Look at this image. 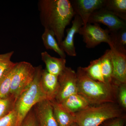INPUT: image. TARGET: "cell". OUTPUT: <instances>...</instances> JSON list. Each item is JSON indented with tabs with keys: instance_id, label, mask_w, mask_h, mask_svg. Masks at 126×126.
<instances>
[{
	"instance_id": "7",
	"label": "cell",
	"mask_w": 126,
	"mask_h": 126,
	"mask_svg": "<svg viewBox=\"0 0 126 126\" xmlns=\"http://www.w3.org/2000/svg\"><path fill=\"white\" fill-rule=\"evenodd\" d=\"M58 78L59 90L55 100L61 103L69 96L78 93V79L76 72L67 67Z\"/></svg>"
},
{
	"instance_id": "12",
	"label": "cell",
	"mask_w": 126,
	"mask_h": 126,
	"mask_svg": "<svg viewBox=\"0 0 126 126\" xmlns=\"http://www.w3.org/2000/svg\"><path fill=\"white\" fill-rule=\"evenodd\" d=\"M113 66V78L117 84L126 83V55L110 47Z\"/></svg>"
},
{
	"instance_id": "6",
	"label": "cell",
	"mask_w": 126,
	"mask_h": 126,
	"mask_svg": "<svg viewBox=\"0 0 126 126\" xmlns=\"http://www.w3.org/2000/svg\"><path fill=\"white\" fill-rule=\"evenodd\" d=\"M79 33L88 48H94L102 43L111 44L110 31L102 29L99 24L87 23L80 28Z\"/></svg>"
},
{
	"instance_id": "17",
	"label": "cell",
	"mask_w": 126,
	"mask_h": 126,
	"mask_svg": "<svg viewBox=\"0 0 126 126\" xmlns=\"http://www.w3.org/2000/svg\"><path fill=\"white\" fill-rule=\"evenodd\" d=\"M110 35L111 42L110 47L126 55V27L110 31Z\"/></svg>"
},
{
	"instance_id": "10",
	"label": "cell",
	"mask_w": 126,
	"mask_h": 126,
	"mask_svg": "<svg viewBox=\"0 0 126 126\" xmlns=\"http://www.w3.org/2000/svg\"><path fill=\"white\" fill-rule=\"evenodd\" d=\"M33 109L39 126H59L55 118L52 104L48 100L39 102Z\"/></svg>"
},
{
	"instance_id": "11",
	"label": "cell",
	"mask_w": 126,
	"mask_h": 126,
	"mask_svg": "<svg viewBox=\"0 0 126 126\" xmlns=\"http://www.w3.org/2000/svg\"><path fill=\"white\" fill-rule=\"evenodd\" d=\"M72 22V26L66 30L67 34L64 39L59 45L60 47L67 55L71 56H77L74 45V36L78 33L80 28L83 26V23L80 16L76 15Z\"/></svg>"
},
{
	"instance_id": "13",
	"label": "cell",
	"mask_w": 126,
	"mask_h": 126,
	"mask_svg": "<svg viewBox=\"0 0 126 126\" xmlns=\"http://www.w3.org/2000/svg\"><path fill=\"white\" fill-rule=\"evenodd\" d=\"M58 76L51 74L46 69L42 70L41 84L47 99L51 101L55 100L59 90Z\"/></svg>"
},
{
	"instance_id": "18",
	"label": "cell",
	"mask_w": 126,
	"mask_h": 126,
	"mask_svg": "<svg viewBox=\"0 0 126 126\" xmlns=\"http://www.w3.org/2000/svg\"><path fill=\"white\" fill-rule=\"evenodd\" d=\"M99 59L102 75L105 83L115 82L113 78V66L110 49L107 50Z\"/></svg>"
},
{
	"instance_id": "25",
	"label": "cell",
	"mask_w": 126,
	"mask_h": 126,
	"mask_svg": "<svg viewBox=\"0 0 126 126\" xmlns=\"http://www.w3.org/2000/svg\"><path fill=\"white\" fill-rule=\"evenodd\" d=\"M117 103L124 111L126 109V83L119 84L117 93Z\"/></svg>"
},
{
	"instance_id": "2",
	"label": "cell",
	"mask_w": 126,
	"mask_h": 126,
	"mask_svg": "<svg viewBox=\"0 0 126 126\" xmlns=\"http://www.w3.org/2000/svg\"><path fill=\"white\" fill-rule=\"evenodd\" d=\"M78 93L83 96L91 105L106 103H117V93L119 85L95 81L89 78L82 67L77 69Z\"/></svg>"
},
{
	"instance_id": "9",
	"label": "cell",
	"mask_w": 126,
	"mask_h": 126,
	"mask_svg": "<svg viewBox=\"0 0 126 126\" xmlns=\"http://www.w3.org/2000/svg\"><path fill=\"white\" fill-rule=\"evenodd\" d=\"M75 15L82 19L83 26L88 23L91 15L97 10L103 7L106 0H70Z\"/></svg>"
},
{
	"instance_id": "3",
	"label": "cell",
	"mask_w": 126,
	"mask_h": 126,
	"mask_svg": "<svg viewBox=\"0 0 126 126\" xmlns=\"http://www.w3.org/2000/svg\"><path fill=\"white\" fill-rule=\"evenodd\" d=\"M125 111L117 103L91 105L74 114L79 126H99L109 119L126 116Z\"/></svg>"
},
{
	"instance_id": "20",
	"label": "cell",
	"mask_w": 126,
	"mask_h": 126,
	"mask_svg": "<svg viewBox=\"0 0 126 126\" xmlns=\"http://www.w3.org/2000/svg\"><path fill=\"white\" fill-rule=\"evenodd\" d=\"M103 8L126 21V0H106Z\"/></svg>"
},
{
	"instance_id": "28",
	"label": "cell",
	"mask_w": 126,
	"mask_h": 126,
	"mask_svg": "<svg viewBox=\"0 0 126 126\" xmlns=\"http://www.w3.org/2000/svg\"><path fill=\"white\" fill-rule=\"evenodd\" d=\"M126 116L111 119V121L106 126H124L126 121Z\"/></svg>"
},
{
	"instance_id": "1",
	"label": "cell",
	"mask_w": 126,
	"mask_h": 126,
	"mask_svg": "<svg viewBox=\"0 0 126 126\" xmlns=\"http://www.w3.org/2000/svg\"><path fill=\"white\" fill-rule=\"evenodd\" d=\"M40 19L45 29L54 33L59 45L64 36L65 28L75 15L69 0H39Z\"/></svg>"
},
{
	"instance_id": "8",
	"label": "cell",
	"mask_w": 126,
	"mask_h": 126,
	"mask_svg": "<svg viewBox=\"0 0 126 126\" xmlns=\"http://www.w3.org/2000/svg\"><path fill=\"white\" fill-rule=\"evenodd\" d=\"M88 23H101L106 25L111 31L126 27V21L120 19L103 7L96 10L91 15Z\"/></svg>"
},
{
	"instance_id": "21",
	"label": "cell",
	"mask_w": 126,
	"mask_h": 126,
	"mask_svg": "<svg viewBox=\"0 0 126 126\" xmlns=\"http://www.w3.org/2000/svg\"><path fill=\"white\" fill-rule=\"evenodd\" d=\"M16 64L6 71L0 78V98H5L10 96L12 80Z\"/></svg>"
},
{
	"instance_id": "19",
	"label": "cell",
	"mask_w": 126,
	"mask_h": 126,
	"mask_svg": "<svg viewBox=\"0 0 126 126\" xmlns=\"http://www.w3.org/2000/svg\"><path fill=\"white\" fill-rule=\"evenodd\" d=\"M41 38L44 45L46 49L53 50L59 55L60 58L65 59L66 54L60 47L53 31L45 29Z\"/></svg>"
},
{
	"instance_id": "27",
	"label": "cell",
	"mask_w": 126,
	"mask_h": 126,
	"mask_svg": "<svg viewBox=\"0 0 126 126\" xmlns=\"http://www.w3.org/2000/svg\"><path fill=\"white\" fill-rule=\"evenodd\" d=\"M33 108L24 118L20 126H39Z\"/></svg>"
},
{
	"instance_id": "5",
	"label": "cell",
	"mask_w": 126,
	"mask_h": 126,
	"mask_svg": "<svg viewBox=\"0 0 126 126\" xmlns=\"http://www.w3.org/2000/svg\"><path fill=\"white\" fill-rule=\"evenodd\" d=\"M35 67L26 61L17 63L12 80L10 95L16 100L33 79Z\"/></svg>"
},
{
	"instance_id": "29",
	"label": "cell",
	"mask_w": 126,
	"mask_h": 126,
	"mask_svg": "<svg viewBox=\"0 0 126 126\" xmlns=\"http://www.w3.org/2000/svg\"><path fill=\"white\" fill-rule=\"evenodd\" d=\"M70 126H79L76 123H73V124H72V125H71Z\"/></svg>"
},
{
	"instance_id": "22",
	"label": "cell",
	"mask_w": 126,
	"mask_h": 126,
	"mask_svg": "<svg viewBox=\"0 0 126 126\" xmlns=\"http://www.w3.org/2000/svg\"><path fill=\"white\" fill-rule=\"evenodd\" d=\"M82 69L86 74L92 79L105 83L102 75L99 58L90 61V64L87 67H82Z\"/></svg>"
},
{
	"instance_id": "16",
	"label": "cell",
	"mask_w": 126,
	"mask_h": 126,
	"mask_svg": "<svg viewBox=\"0 0 126 126\" xmlns=\"http://www.w3.org/2000/svg\"><path fill=\"white\" fill-rule=\"evenodd\" d=\"M53 107L55 118L59 126H70L75 123V117L55 100L50 101Z\"/></svg>"
},
{
	"instance_id": "23",
	"label": "cell",
	"mask_w": 126,
	"mask_h": 126,
	"mask_svg": "<svg viewBox=\"0 0 126 126\" xmlns=\"http://www.w3.org/2000/svg\"><path fill=\"white\" fill-rule=\"evenodd\" d=\"M14 53V51L3 54H0V78L10 69L15 66L17 63L11 61L12 56Z\"/></svg>"
},
{
	"instance_id": "15",
	"label": "cell",
	"mask_w": 126,
	"mask_h": 126,
	"mask_svg": "<svg viewBox=\"0 0 126 126\" xmlns=\"http://www.w3.org/2000/svg\"><path fill=\"white\" fill-rule=\"evenodd\" d=\"M41 57L46 66V69L51 74L58 77L66 68L65 59L53 57L45 51L41 53Z\"/></svg>"
},
{
	"instance_id": "14",
	"label": "cell",
	"mask_w": 126,
	"mask_h": 126,
	"mask_svg": "<svg viewBox=\"0 0 126 126\" xmlns=\"http://www.w3.org/2000/svg\"><path fill=\"white\" fill-rule=\"evenodd\" d=\"M60 104L66 111L74 115L91 106L86 98L78 93L69 96Z\"/></svg>"
},
{
	"instance_id": "24",
	"label": "cell",
	"mask_w": 126,
	"mask_h": 126,
	"mask_svg": "<svg viewBox=\"0 0 126 126\" xmlns=\"http://www.w3.org/2000/svg\"><path fill=\"white\" fill-rule=\"evenodd\" d=\"M16 99L11 96L5 98H0V119L14 109Z\"/></svg>"
},
{
	"instance_id": "4",
	"label": "cell",
	"mask_w": 126,
	"mask_h": 126,
	"mask_svg": "<svg viewBox=\"0 0 126 126\" xmlns=\"http://www.w3.org/2000/svg\"><path fill=\"white\" fill-rule=\"evenodd\" d=\"M41 65L35 67V73L30 85L16 100L14 110L17 115L16 126H20L29 112L39 102L47 99L41 84Z\"/></svg>"
},
{
	"instance_id": "26",
	"label": "cell",
	"mask_w": 126,
	"mask_h": 126,
	"mask_svg": "<svg viewBox=\"0 0 126 126\" xmlns=\"http://www.w3.org/2000/svg\"><path fill=\"white\" fill-rule=\"evenodd\" d=\"M17 115L13 110L6 116L0 119V126H16Z\"/></svg>"
}]
</instances>
